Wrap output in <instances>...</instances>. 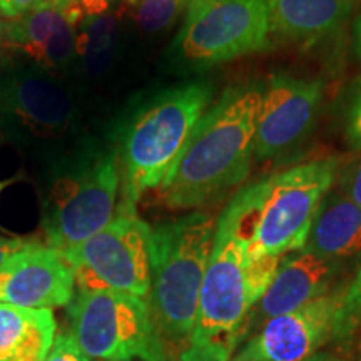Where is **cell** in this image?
I'll use <instances>...</instances> for the list:
<instances>
[{
  "instance_id": "cell-1",
  "label": "cell",
  "mask_w": 361,
  "mask_h": 361,
  "mask_svg": "<svg viewBox=\"0 0 361 361\" xmlns=\"http://www.w3.org/2000/svg\"><path fill=\"white\" fill-rule=\"evenodd\" d=\"M263 90L226 89L204 112L159 188L169 209H196L241 184L255 161V137Z\"/></svg>"
},
{
  "instance_id": "cell-2",
  "label": "cell",
  "mask_w": 361,
  "mask_h": 361,
  "mask_svg": "<svg viewBox=\"0 0 361 361\" xmlns=\"http://www.w3.org/2000/svg\"><path fill=\"white\" fill-rule=\"evenodd\" d=\"M335 178V159L293 166L243 186L219 218L231 226L247 261L283 258L305 247L318 207Z\"/></svg>"
},
{
  "instance_id": "cell-3",
  "label": "cell",
  "mask_w": 361,
  "mask_h": 361,
  "mask_svg": "<svg viewBox=\"0 0 361 361\" xmlns=\"http://www.w3.org/2000/svg\"><path fill=\"white\" fill-rule=\"evenodd\" d=\"M283 258L247 261L231 226L218 218L196 324L179 361H231L251 310L268 290Z\"/></svg>"
},
{
  "instance_id": "cell-4",
  "label": "cell",
  "mask_w": 361,
  "mask_h": 361,
  "mask_svg": "<svg viewBox=\"0 0 361 361\" xmlns=\"http://www.w3.org/2000/svg\"><path fill=\"white\" fill-rule=\"evenodd\" d=\"M216 223L211 214L194 211L152 229L147 303L159 336L180 351L188 346L196 324Z\"/></svg>"
},
{
  "instance_id": "cell-5",
  "label": "cell",
  "mask_w": 361,
  "mask_h": 361,
  "mask_svg": "<svg viewBox=\"0 0 361 361\" xmlns=\"http://www.w3.org/2000/svg\"><path fill=\"white\" fill-rule=\"evenodd\" d=\"M211 99L209 85L188 82L159 94L134 117L117 151L121 169L117 211L135 213L144 194L164 183L209 109Z\"/></svg>"
},
{
  "instance_id": "cell-6",
  "label": "cell",
  "mask_w": 361,
  "mask_h": 361,
  "mask_svg": "<svg viewBox=\"0 0 361 361\" xmlns=\"http://www.w3.org/2000/svg\"><path fill=\"white\" fill-rule=\"evenodd\" d=\"M121 197L119 152L92 147L56 169L44 197L47 245L66 252L114 219Z\"/></svg>"
},
{
  "instance_id": "cell-7",
  "label": "cell",
  "mask_w": 361,
  "mask_h": 361,
  "mask_svg": "<svg viewBox=\"0 0 361 361\" xmlns=\"http://www.w3.org/2000/svg\"><path fill=\"white\" fill-rule=\"evenodd\" d=\"M69 331L94 361H162L147 300L111 290H79L67 306Z\"/></svg>"
},
{
  "instance_id": "cell-8",
  "label": "cell",
  "mask_w": 361,
  "mask_h": 361,
  "mask_svg": "<svg viewBox=\"0 0 361 361\" xmlns=\"http://www.w3.org/2000/svg\"><path fill=\"white\" fill-rule=\"evenodd\" d=\"M268 0H192L173 44L176 61L204 71L271 47Z\"/></svg>"
},
{
  "instance_id": "cell-9",
  "label": "cell",
  "mask_w": 361,
  "mask_h": 361,
  "mask_svg": "<svg viewBox=\"0 0 361 361\" xmlns=\"http://www.w3.org/2000/svg\"><path fill=\"white\" fill-rule=\"evenodd\" d=\"M151 241L152 228L137 213L117 211L106 228L62 255L79 290H111L147 300Z\"/></svg>"
},
{
  "instance_id": "cell-10",
  "label": "cell",
  "mask_w": 361,
  "mask_h": 361,
  "mask_svg": "<svg viewBox=\"0 0 361 361\" xmlns=\"http://www.w3.org/2000/svg\"><path fill=\"white\" fill-rule=\"evenodd\" d=\"M78 111L71 92L51 72L17 67L0 72V134L11 141L64 137Z\"/></svg>"
},
{
  "instance_id": "cell-11",
  "label": "cell",
  "mask_w": 361,
  "mask_h": 361,
  "mask_svg": "<svg viewBox=\"0 0 361 361\" xmlns=\"http://www.w3.org/2000/svg\"><path fill=\"white\" fill-rule=\"evenodd\" d=\"M341 295H323L303 308L269 318L231 361H306L348 328Z\"/></svg>"
},
{
  "instance_id": "cell-12",
  "label": "cell",
  "mask_w": 361,
  "mask_h": 361,
  "mask_svg": "<svg viewBox=\"0 0 361 361\" xmlns=\"http://www.w3.org/2000/svg\"><path fill=\"white\" fill-rule=\"evenodd\" d=\"M323 99L319 80L274 75L261 96L255 137V159L284 154L311 133Z\"/></svg>"
},
{
  "instance_id": "cell-13",
  "label": "cell",
  "mask_w": 361,
  "mask_h": 361,
  "mask_svg": "<svg viewBox=\"0 0 361 361\" xmlns=\"http://www.w3.org/2000/svg\"><path fill=\"white\" fill-rule=\"evenodd\" d=\"M74 296V271L49 245L27 241L0 268V303L54 310L69 306Z\"/></svg>"
},
{
  "instance_id": "cell-14",
  "label": "cell",
  "mask_w": 361,
  "mask_h": 361,
  "mask_svg": "<svg viewBox=\"0 0 361 361\" xmlns=\"http://www.w3.org/2000/svg\"><path fill=\"white\" fill-rule=\"evenodd\" d=\"M82 17L79 6L39 2L19 19L0 22L2 49L20 54L40 71L51 74L62 71L74 62L78 25Z\"/></svg>"
},
{
  "instance_id": "cell-15",
  "label": "cell",
  "mask_w": 361,
  "mask_h": 361,
  "mask_svg": "<svg viewBox=\"0 0 361 361\" xmlns=\"http://www.w3.org/2000/svg\"><path fill=\"white\" fill-rule=\"evenodd\" d=\"M335 263L306 250L283 258L273 281L256 305L261 314L269 319L291 313L326 295L335 276Z\"/></svg>"
},
{
  "instance_id": "cell-16",
  "label": "cell",
  "mask_w": 361,
  "mask_h": 361,
  "mask_svg": "<svg viewBox=\"0 0 361 361\" xmlns=\"http://www.w3.org/2000/svg\"><path fill=\"white\" fill-rule=\"evenodd\" d=\"M351 0H268L273 35L293 42H314L340 29Z\"/></svg>"
},
{
  "instance_id": "cell-17",
  "label": "cell",
  "mask_w": 361,
  "mask_h": 361,
  "mask_svg": "<svg viewBox=\"0 0 361 361\" xmlns=\"http://www.w3.org/2000/svg\"><path fill=\"white\" fill-rule=\"evenodd\" d=\"M303 250L336 261L361 252V207L329 191L318 207Z\"/></svg>"
},
{
  "instance_id": "cell-18",
  "label": "cell",
  "mask_w": 361,
  "mask_h": 361,
  "mask_svg": "<svg viewBox=\"0 0 361 361\" xmlns=\"http://www.w3.org/2000/svg\"><path fill=\"white\" fill-rule=\"evenodd\" d=\"M56 333L51 310L0 303V361H44Z\"/></svg>"
},
{
  "instance_id": "cell-19",
  "label": "cell",
  "mask_w": 361,
  "mask_h": 361,
  "mask_svg": "<svg viewBox=\"0 0 361 361\" xmlns=\"http://www.w3.org/2000/svg\"><path fill=\"white\" fill-rule=\"evenodd\" d=\"M117 34V19L111 12L101 16H85L78 25L75 57L90 78L104 74L111 64Z\"/></svg>"
},
{
  "instance_id": "cell-20",
  "label": "cell",
  "mask_w": 361,
  "mask_h": 361,
  "mask_svg": "<svg viewBox=\"0 0 361 361\" xmlns=\"http://www.w3.org/2000/svg\"><path fill=\"white\" fill-rule=\"evenodd\" d=\"M192 0H139L133 7L135 22L146 32H161L188 12Z\"/></svg>"
},
{
  "instance_id": "cell-21",
  "label": "cell",
  "mask_w": 361,
  "mask_h": 361,
  "mask_svg": "<svg viewBox=\"0 0 361 361\" xmlns=\"http://www.w3.org/2000/svg\"><path fill=\"white\" fill-rule=\"evenodd\" d=\"M44 361H90V358L84 353L71 331H62L56 335L52 348Z\"/></svg>"
},
{
  "instance_id": "cell-22",
  "label": "cell",
  "mask_w": 361,
  "mask_h": 361,
  "mask_svg": "<svg viewBox=\"0 0 361 361\" xmlns=\"http://www.w3.org/2000/svg\"><path fill=\"white\" fill-rule=\"evenodd\" d=\"M346 139L351 147L361 151V80L351 94L346 111Z\"/></svg>"
},
{
  "instance_id": "cell-23",
  "label": "cell",
  "mask_w": 361,
  "mask_h": 361,
  "mask_svg": "<svg viewBox=\"0 0 361 361\" xmlns=\"http://www.w3.org/2000/svg\"><path fill=\"white\" fill-rule=\"evenodd\" d=\"M340 192L361 207V157L346 166L338 178Z\"/></svg>"
},
{
  "instance_id": "cell-24",
  "label": "cell",
  "mask_w": 361,
  "mask_h": 361,
  "mask_svg": "<svg viewBox=\"0 0 361 361\" xmlns=\"http://www.w3.org/2000/svg\"><path fill=\"white\" fill-rule=\"evenodd\" d=\"M343 303H345L346 313L351 319H356L361 316V268L358 269V273L355 274L353 281L346 291L343 293Z\"/></svg>"
},
{
  "instance_id": "cell-25",
  "label": "cell",
  "mask_w": 361,
  "mask_h": 361,
  "mask_svg": "<svg viewBox=\"0 0 361 361\" xmlns=\"http://www.w3.org/2000/svg\"><path fill=\"white\" fill-rule=\"evenodd\" d=\"M40 0H0V17L6 20L19 19L37 6Z\"/></svg>"
},
{
  "instance_id": "cell-26",
  "label": "cell",
  "mask_w": 361,
  "mask_h": 361,
  "mask_svg": "<svg viewBox=\"0 0 361 361\" xmlns=\"http://www.w3.org/2000/svg\"><path fill=\"white\" fill-rule=\"evenodd\" d=\"M116 0H78V6L82 16H101L111 12Z\"/></svg>"
},
{
  "instance_id": "cell-27",
  "label": "cell",
  "mask_w": 361,
  "mask_h": 361,
  "mask_svg": "<svg viewBox=\"0 0 361 361\" xmlns=\"http://www.w3.org/2000/svg\"><path fill=\"white\" fill-rule=\"evenodd\" d=\"M27 241L19 238H4L0 236V268L6 264V261L11 258L12 255H16L20 247H24Z\"/></svg>"
},
{
  "instance_id": "cell-28",
  "label": "cell",
  "mask_w": 361,
  "mask_h": 361,
  "mask_svg": "<svg viewBox=\"0 0 361 361\" xmlns=\"http://www.w3.org/2000/svg\"><path fill=\"white\" fill-rule=\"evenodd\" d=\"M355 52L361 61V13L355 22Z\"/></svg>"
},
{
  "instance_id": "cell-29",
  "label": "cell",
  "mask_w": 361,
  "mask_h": 361,
  "mask_svg": "<svg viewBox=\"0 0 361 361\" xmlns=\"http://www.w3.org/2000/svg\"><path fill=\"white\" fill-rule=\"evenodd\" d=\"M40 2H56L59 6H64V7L78 6V0H40Z\"/></svg>"
},
{
  "instance_id": "cell-30",
  "label": "cell",
  "mask_w": 361,
  "mask_h": 361,
  "mask_svg": "<svg viewBox=\"0 0 361 361\" xmlns=\"http://www.w3.org/2000/svg\"><path fill=\"white\" fill-rule=\"evenodd\" d=\"M12 183H13L12 179H4V180H0V192H2L4 189H6L7 186H11Z\"/></svg>"
},
{
  "instance_id": "cell-31",
  "label": "cell",
  "mask_w": 361,
  "mask_h": 361,
  "mask_svg": "<svg viewBox=\"0 0 361 361\" xmlns=\"http://www.w3.org/2000/svg\"><path fill=\"white\" fill-rule=\"evenodd\" d=\"M137 2H139V0H126V4H128L129 7H134Z\"/></svg>"
},
{
  "instance_id": "cell-32",
  "label": "cell",
  "mask_w": 361,
  "mask_h": 361,
  "mask_svg": "<svg viewBox=\"0 0 361 361\" xmlns=\"http://www.w3.org/2000/svg\"><path fill=\"white\" fill-rule=\"evenodd\" d=\"M311 361H336V360H326V358H313Z\"/></svg>"
},
{
  "instance_id": "cell-33",
  "label": "cell",
  "mask_w": 361,
  "mask_h": 361,
  "mask_svg": "<svg viewBox=\"0 0 361 361\" xmlns=\"http://www.w3.org/2000/svg\"><path fill=\"white\" fill-rule=\"evenodd\" d=\"M0 49H2V39H0Z\"/></svg>"
}]
</instances>
